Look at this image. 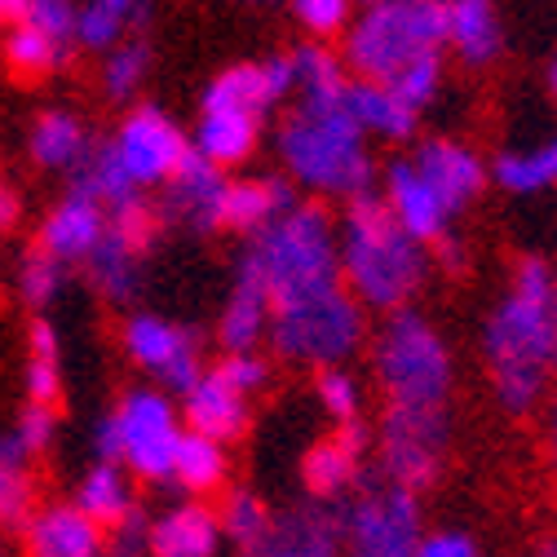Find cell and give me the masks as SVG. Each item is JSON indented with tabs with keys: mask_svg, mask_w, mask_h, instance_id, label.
I'll use <instances>...</instances> for the list:
<instances>
[{
	"mask_svg": "<svg viewBox=\"0 0 557 557\" xmlns=\"http://www.w3.org/2000/svg\"><path fill=\"white\" fill-rule=\"evenodd\" d=\"M557 270L544 257H522L513 284L496 314L482 327V355L505 411L527 416L540 407L548 376L557 368V310H553Z\"/></svg>",
	"mask_w": 557,
	"mask_h": 557,
	"instance_id": "1",
	"label": "cell"
},
{
	"mask_svg": "<svg viewBox=\"0 0 557 557\" xmlns=\"http://www.w3.org/2000/svg\"><path fill=\"white\" fill-rule=\"evenodd\" d=\"M341 274L363 310L398 314L425 278V244H416L389 203L372 190L355 195L341 226Z\"/></svg>",
	"mask_w": 557,
	"mask_h": 557,
	"instance_id": "2",
	"label": "cell"
},
{
	"mask_svg": "<svg viewBox=\"0 0 557 557\" xmlns=\"http://www.w3.org/2000/svg\"><path fill=\"white\" fill-rule=\"evenodd\" d=\"M248 257L265 278L270 314H288L345 293L341 244L323 203H297L288 218L270 222L261 235H252Z\"/></svg>",
	"mask_w": 557,
	"mask_h": 557,
	"instance_id": "3",
	"label": "cell"
},
{
	"mask_svg": "<svg viewBox=\"0 0 557 557\" xmlns=\"http://www.w3.org/2000/svg\"><path fill=\"white\" fill-rule=\"evenodd\" d=\"M278 156L301 186L323 195L355 199L372 182V156L350 115V98L341 107H297L278 128Z\"/></svg>",
	"mask_w": 557,
	"mask_h": 557,
	"instance_id": "4",
	"label": "cell"
},
{
	"mask_svg": "<svg viewBox=\"0 0 557 557\" xmlns=\"http://www.w3.org/2000/svg\"><path fill=\"white\" fill-rule=\"evenodd\" d=\"M447 0H381L345 40V62L368 85H394L416 58L443 53Z\"/></svg>",
	"mask_w": 557,
	"mask_h": 557,
	"instance_id": "5",
	"label": "cell"
},
{
	"mask_svg": "<svg viewBox=\"0 0 557 557\" xmlns=\"http://www.w3.org/2000/svg\"><path fill=\"white\" fill-rule=\"evenodd\" d=\"M372 372L381 381L385 407L447 411V394L456 381L451 350L416 310H398L385 319L372 341Z\"/></svg>",
	"mask_w": 557,
	"mask_h": 557,
	"instance_id": "6",
	"label": "cell"
},
{
	"mask_svg": "<svg viewBox=\"0 0 557 557\" xmlns=\"http://www.w3.org/2000/svg\"><path fill=\"white\" fill-rule=\"evenodd\" d=\"M265 341L274 345L278 359L288 363H310V368H341L345 359H355L368 341V314L359 297L345 288L327 301L270 314Z\"/></svg>",
	"mask_w": 557,
	"mask_h": 557,
	"instance_id": "7",
	"label": "cell"
},
{
	"mask_svg": "<svg viewBox=\"0 0 557 557\" xmlns=\"http://www.w3.org/2000/svg\"><path fill=\"white\" fill-rule=\"evenodd\" d=\"M115 430H120V465L128 478H143L151 486L173 482V460L186 434L182 407L156 385H133L115 403Z\"/></svg>",
	"mask_w": 557,
	"mask_h": 557,
	"instance_id": "8",
	"label": "cell"
},
{
	"mask_svg": "<svg viewBox=\"0 0 557 557\" xmlns=\"http://www.w3.org/2000/svg\"><path fill=\"white\" fill-rule=\"evenodd\" d=\"M425 540L421 496L398 486H359L341 505V557H416Z\"/></svg>",
	"mask_w": 557,
	"mask_h": 557,
	"instance_id": "9",
	"label": "cell"
},
{
	"mask_svg": "<svg viewBox=\"0 0 557 557\" xmlns=\"http://www.w3.org/2000/svg\"><path fill=\"white\" fill-rule=\"evenodd\" d=\"M381 473L389 486L411 496H425L443 478L447 460V411H416V407H385L381 430Z\"/></svg>",
	"mask_w": 557,
	"mask_h": 557,
	"instance_id": "10",
	"label": "cell"
},
{
	"mask_svg": "<svg viewBox=\"0 0 557 557\" xmlns=\"http://www.w3.org/2000/svg\"><path fill=\"white\" fill-rule=\"evenodd\" d=\"M124 355L143 368L156 381V389H164L169 398H186L208 372L195 332L177 327L160 314H133L124 323Z\"/></svg>",
	"mask_w": 557,
	"mask_h": 557,
	"instance_id": "11",
	"label": "cell"
},
{
	"mask_svg": "<svg viewBox=\"0 0 557 557\" xmlns=\"http://www.w3.org/2000/svg\"><path fill=\"white\" fill-rule=\"evenodd\" d=\"M111 147L120 156V164L128 169V177L137 186H156V182H169L182 164V156L190 151L186 133L160 111V107H133L124 115V124L115 128Z\"/></svg>",
	"mask_w": 557,
	"mask_h": 557,
	"instance_id": "12",
	"label": "cell"
},
{
	"mask_svg": "<svg viewBox=\"0 0 557 557\" xmlns=\"http://www.w3.org/2000/svg\"><path fill=\"white\" fill-rule=\"evenodd\" d=\"M239 557H341V509L319 500L278 509L270 531Z\"/></svg>",
	"mask_w": 557,
	"mask_h": 557,
	"instance_id": "13",
	"label": "cell"
},
{
	"mask_svg": "<svg viewBox=\"0 0 557 557\" xmlns=\"http://www.w3.org/2000/svg\"><path fill=\"white\" fill-rule=\"evenodd\" d=\"M368 447H372V430L363 421L336 425V434L323 438V443H314L306 451V460H301V486H306V496L319 500V505H336L359 482V469H363Z\"/></svg>",
	"mask_w": 557,
	"mask_h": 557,
	"instance_id": "14",
	"label": "cell"
},
{
	"mask_svg": "<svg viewBox=\"0 0 557 557\" xmlns=\"http://www.w3.org/2000/svg\"><path fill=\"white\" fill-rule=\"evenodd\" d=\"M18 540L23 557H102L107 548V531L94 518H85L72 500L40 505Z\"/></svg>",
	"mask_w": 557,
	"mask_h": 557,
	"instance_id": "15",
	"label": "cell"
},
{
	"mask_svg": "<svg viewBox=\"0 0 557 557\" xmlns=\"http://www.w3.org/2000/svg\"><path fill=\"white\" fill-rule=\"evenodd\" d=\"M226 177L218 164H208L195 147L182 156L177 173L169 177V203L164 213L186 222L190 231H222V203H226Z\"/></svg>",
	"mask_w": 557,
	"mask_h": 557,
	"instance_id": "16",
	"label": "cell"
},
{
	"mask_svg": "<svg viewBox=\"0 0 557 557\" xmlns=\"http://www.w3.org/2000/svg\"><path fill=\"white\" fill-rule=\"evenodd\" d=\"M182 421L190 434H203V438L226 447V443L248 434V421H252L248 394H239L218 368H208L203 381L182 398Z\"/></svg>",
	"mask_w": 557,
	"mask_h": 557,
	"instance_id": "17",
	"label": "cell"
},
{
	"mask_svg": "<svg viewBox=\"0 0 557 557\" xmlns=\"http://www.w3.org/2000/svg\"><path fill=\"white\" fill-rule=\"evenodd\" d=\"M226 544L222 518L208 500H182L151 518L147 553L151 557H218Z\"/></svg>",
	"mask_w": 557,
	"mask_h": 557,
	"instance_id": "18",
	"label": "cell"
},
{
	"mask_svg": "<svg viewBox=\"0 0 557 557\" xmlns=\"http://www.w3.org/2000/svg\"><path fill=\"white\" fill-rule=\"evenodd\" d=\"M265 332H270V293H265L261 270L244 252L235 288H231L226 310L218 319V341H222L226 355H257V345L265 341Z\"/></svg>",
	"mask_w": 557,
	"mask_h": 557,
	"instance_id": "19",
	"label": "cell"
},
{
	"mask_svg": "<svg viewBox=\"0 0 557 557\" xmlns=\"http://www.w3.org/2000/svg\"><path fill=\"white\" fill-rule=\"evenodd\" d=\"M102 239H107V208L76 190H66L62 203H53V213L45 218L36 248H45L49 257H58L66 265V261H89Z\"/></svg>",
	"mask_w": 557,
	"mask_h": 557,
	"instance_id": "20",
	"label": "cell"
},
{
	"mask_svg": "<svg viewBox=\"0 0 557 557\" xmlns=\"http://www.w3.org/2000/svg\"><path fill=\"white\" fill-rule=\"evenodd\" d=\"M389 213L403 222V231L416 239V244H438L447 235V208L443 199L434 195V186L421 177V169H416L411 160H394L389 173Z\"/></svg>",
	"mask_w": 557,
	"mask_h": 557,
	"instance_id": "21",
	"label": "cell"
},
{
	"mask_svg": "<svg viewBox=\"0 0 557 557\" xmlns=\"http://www.w3.org/2000/svg\"><path fill=\"white\" fill-rule=\"evenodd\" d=\"M411 164L421 169V177L434 186V195H438L443 208H447V218L460 213V208L486 186V169H482V160H478L469 147L447 143V137H434V143H425L421 151H416Z\"/></svg>",
	"mask_w": 557,
	"mask_h": 557,
	"instance_id": "22",
	"label": "cell"
},
{
	"mask_svg": "<svg viewBox=\"0 0 557 557\" xmlns=\"http://www.w3.org/2000/svg\"><path fill=\"white\" fill-rule=\"evenodd\" d=\"M72 505H76L85 518H94L102 531L124 527L137 509H143V505H137V496H133L128 469H124V465H102V460H94V465L81 473L76 492H72Z\"/></svg>",
	"mask_w": 557,
	"mask_h": 557,
	"instance_id": "23",
	"label": "cell"
},
{
	"mask_svg": "<svg viewBox=\"0 0 557 557\" xmlns=\"http://www.w3.org/2000/svg\"><path fill=\"white\" fill-rule=\"evenodd\" d=\"M40 509L32 456L14 434H0V535H23Z\"/></svg>",
	"mask_w": 557,
	"mask_h": 557,
	"instance_id": "24",
	"label": "cell"
},
{
	"mask_svg": "<svg viewBox=\"0 0 557 557\" xmlns=\"http://www.w3.org/2000/svg\"><path fill=\"white\" fill-rule=\"evenodd\" d=\"M500 18L492 0H447V45L469 66H486L500 58Z\"/></svg>",
	"mask_w": 557,
	"mask_h": 557,
	"instance_id": "25",
	"label": "cell"
},
{
	"mask_svg": "<svg viewBox=\"0 0 557 557\" xmlns=\"http://www.w3.org/2000/svg\"><path fill=\"white\" fill-rule=\"evenodd\" d=\"M226 478H231V456H226V447L186 430V434H182V447H177V460H173V486H182L190 500H208V496L222 492Z\"/></svg>",
	"mask_w": 557,
	"mask_h": 557,
	"instance_id": "26",
	"label": "cell"
},
{
	"mask_svg": "<svg viewBox=\"0 0 557 557\" xmlns=\"http://www.w3.org/2000/svg\"><path fill=\"white\" fill-rule=\"evenodd\" d=\"M72 190L94 199V203H102L107 213L120 208V203H128V199H137V182L128 177V169L120 164L111 143H98V147L85 151V160L72 169Z\"/></svg>",
	"mask_w": 557,
	"mask_h": 557,
	"instance_id": "27",
	"label": "cell"
},
{
	"mask_svg": "<svg viewBox=\"0 0 557 557\" xmlns=\"http://www.w3.org/2000/svg\"><path fill=\"white\" fill-rule=\"evenodd\" d=\"M350 115L363 133H381V137H403L416 133V111L398 102V94L389 85H368V81H350Z\"/></svg>",
	"mask_w": 557,
	"mask_h": 557,
	"instance_id": "28",
	"label": "cell"
},
{
	"mask_svg": "<svg viewBox=\"0 0 557 557\" xmlns=\"http://www.w3.org/2000/svg\"><path fill=\"white\" fill-rule=\"evenodd\" d=\"M257 133H261V115H203L190 147L208 164L222 169V164H239L252 156Z\"/></svg>",
	"mask_w": 557,
	"mask_h": 557,
	"instance_id": "29",
	"label": "cell"
},
{
	"mask_svg": "<svg viewBox=\"0 0 557 557\" xmlns=\"http://www.w3.org/2000/svg\"><path fill=\"white\" fill-rule=\"evenodd\" d=\"M85 151H89V137L72 111H40L32 128V160L40 169H76Z\"/></svg>",
	"mask_w": 557,
	"mask_h": 557,
	"instance_id": "30",
	"label": "cell"
},
{
	"mask_svg": "<svg viewBox=\"0 0 557 557\" xmlns=\"http://www.w3.org/2000/svg\"><path fill=\"white\" fill-rule=\"evenodd\" d=\"M270 107L265 81H261V62H239L203 89V115H261Z\"/></svg>",
	"mask_w": 557,
	"mask_h": 557,
	"instance_id": "31",
	"label": "cell"
},
{
	"mask_svg": "<svg viewBox=\"0 0 557 557\" xmlns=\"http://www.w3.org/2000/svg\"><path fill=\"white\" fill-rule=\"evenodd\" d=\"M297 62V89H301V102L297 107H336L350 94V81H345V66L332 49L323 45H306L293 53Z\"/></svg>",
	"mask_w": 557,
	"mask_h": 557,
	"instance_id": "32",
	"label": "cell"
},
{
	"mask_svg": "<svg viewBox=\"0 0 557 557\" xmlns=\"http://www.w3.org/2000/svg\"><path fill=\"white\" fill-rule=\"evenodd\" d=\"M128 23H147L143 0H89V5H81V18H76V45L115 49V40Z\"/></svg>",
	"mask_w": 557,
	"mask_h": 557,
	"instance_id": "33",
	"label": "cell"
},
{
	"mask_svg": "<svg viewBox=\"0 0 557 557\" xmlns=\"http://www.w3.org/2000/svg\"><path fill=\"white\" fill-rule=\"evenodd\" d=\"M218 518H222V535H226V544H231L235 553H248V548L270 531L274 509H270L257 492H248V486H235V492H226Z\"/></svg>",
	"mask_w": 557,
	"mask_h": 557,
	"instance_id": "34",
	"label": "cell"
},
{
	"mask_svg": "<svg viewBox=\"0 0 557 557\" xmlns=\"http://www.w3.org/2000/svg\"><path fill=\"white\" fill-rule=\"evenodd\" d=\"M0 58H5V66H10L18 81H40V76L53 72L58 62H66V49H58L53 40H45L27 23H14L5 32V40H0Z\"/></svg>",
	"mask_w": 557,
	"mask_h": 557,
	"instance_id": "35",
	"label": "cell"
},
{
	"mask_svg": "<svg viewBox=\"0 0 557 557\" xmlns=\"http://www.w3.org/2000/svg\"><path fill=\"white\" fill-rule=\"evenodd\" d=\"M85 270H89V278H94V288H98L102 297H111V301H128V297L137 293V252L124 248L111 231H107V239L94 248V257L85 261Z\"/></svg>",
	"mask_w": 557,
	"mask_h": 557,
	"instance_id": "36",
	"label": "cell"
},
{
	"mask_svg": "<svg viewBox=\"0 0 557 557\" xmlns=\"http://www.w3.org/2000/svg\"><path fill=\"white\" fill-rule=\"evenodd\" d=\"M496 182L505 190H522V195L553 186L557 182V137L544 143L540 151H531V156H500L496 160Z\"/></svg>",
	"mask_w": 557,
	"mask_h": 557,
	"instance_id": "37",
	"label": "cell"
},
{
	"mask_svg": "<svg viewBox=\"0 0 557 557\" xmlns=\"http://www.w3.org/2000/svg\"><path fill=\"white\" fill-rule=\"evenodd\" d=\"M147 66H151V49H147V40L115 45V49L107 53V66H102V89H107V98H111V102H128L133 89L143 85Z\"/></svg>",
	"mask_w": 557,
	"mask_h": 557,
	"instance_id": "38",
	"label": "cell"
},
{
	"mask_svg": "<svg viewBox=\"0 0 557 557\" xmlns=\"http://www.w3.org/2000/svg\"><path fill=\"white\" fill-rule=\"evenodd\" d=\"M62 278H66V265L58 257H49L45 248H32L23 257V265H18V297L32 310H45L62 293Z\"/></svg>",
	"mask_w": 557,
	"mask_h": 557,
	"instance_id": "39",
	"label": "cell"
},
{
	"mask_svg": "<svg viewBox=\"0 0 557 557\" xmlns=\"http://www.w3.org/2000/svg\"><path fill=\"white\" fill-rule=\"evenodd\" d=\"M107 231H111L124 248H133L137 257H143V252L156 244V235H160V218H156V208H151L143 195H137V199L111 208V213H107Z\"/></svg>",
	"mask_w": 557,
	"mask_h": 557,
	"instance_id": "40",
	"label": "cell"
},
{
	"mask_svg": "<svg viewBox=\"0 0 557 557\" xmlns=\"http://www.w3.org/2000/svg\"><path fill=\"white\" fill-rule=\"evenodd\" d=\"M76 18H81V5H72V0H32L18 23H27L32 32H40L58 49H66V45L76 40Z\"/></svg>",
	"mask_w": 557,
	"mask_h": 557,
	"instance_id": "41",
	"label": "cell"
},
{
	"mask_svg": "<svg viewBox=\"0 0 557 557\" xmlns=\"http://www.w3.org/2000/svg\"><path fill=\"white\" fill-rule=\"evenodd\" d=\"M438 81H443V53H425V58H416L389 89L398 94L403 107L425 111L434 102V94H438Z\"/></svg>",
	"mask_w": 557,
	"mask_h": 557,
	"instance_id": "42",
	"label": "cell"
},
{
	"mask_svg": "<svg viewBox=\"0 0 557 557\" xmlns=\"http://www.w3.org/2000/svg\"><path fill=\"white\" fill-rule=\"evenodd\" d=\"M319 403H323V411L332 416L336 425H350V421H359V381L345 372V368H323L319 372Z\"/></svg>",
	"mask_w": 557,
	"mask_h": 557,
	"instance_id": "43",
	"label": "cell"
},
{
	"mask_svg": "<svg viewBox=\"0 0 557 557\" xmlns=\"http://www.w3.org/2000/svg\"><path fill=\"white\" fill-rule=\"evenodd\" d=\"M53 434H58V407L23 403L18 421H14V438H18V447H23L27 456H40V451H49Z\"/></svg>",
	"mask_w": 557,
	"mask_h": 557,
	"instance_id": "44",
	"label": "cell"
},
{
	"mask_svg": "<svg viewBox=\"0 0 557 557\" xmlns=\"http://www.w3.org/2000/svg\"><path fill=\"white\" fill-rule=\"evenodd\" d=\"M293 14L314 36H336L350 23V0H293Z\"/></svg>",
	"mask_w": 557,
	"mask_h": 557,
	"instance_id": "45",
	"label": "cell"
},
{
	"mask_svg": "<svg viewBox=\"0 0 557 557\" xmlns=\"http://www.w3.org/2000/svg\"><path fill=\"white\" fill-rule=\"evenodd\" d=\"M23 389H27V403L58 407V403H62V368H58V363H45V359H27V368H23Z\"/></svg>",
	"mask_w": 557,
	"mask_h": 557,
	"instance_id": "46",
	"label": "cell"
},
{
	"mask_svg": "<svg viewBox=\"0 0 557 557\" xmlns=\"http://www.w3.org/2000/svg\"><path fill=\"white\" fill-rule=\"evenodd\" d=\"M147 531H151V518L137 509L124 527L107 531V548H102V557H151V553H147Z\"/></svg>",
	"mask_w": 557,
	"mask_h": 557,
	"instance_id": "47",
	"label": "cell"
},
{
	"mask_svg": "<svg viewBox=\"0 0 557 557\" xmlns=\"http://www.w3.org/2000/svg\"><path fill=\"white\" fill-rule=\"evenodd\" d=\"M218 372H222L239 394H248V398L270 381V363L257 359V355H226V359L218 363Z\"/></svg>",
	"mask_w": 557,
	"mask_h": 557,
	"instance_id": "48",
	"label": "cell"
},
{
	"mask_svg": "<svg viewBox=\"0 0 557 557\" xmlns=\"http://www.w3.org/2000/svg\"><path fill=\"white\" fill-rule=\"evenodd\" d=\"M261 81H265V98L278 102V98H288L297 89V62L293 53H274L261 62Z\"/></svg>",
	"mask_w": 557,
	"mask_h": 557,
	"instance_id": "49",
	"label": "cell"
},
{
	"mask_svg": "<svg viewBox=\"0 0 557 557\" xmlns=\"http://www.w3.org/2000/svg\"><path fill=\"white\" fill-rule=\"evenodd\" d=\"M416 557H482V553H478L473 535H465V531H434L421 540Z\"/></svg>",
	"mask_w": 557,
	"mask_h": 557,
	"instance_id": "50",
	"label": "cell"
},
{
	"mask_svg": "<svg viewBox=\"0 0 557 557\" xmlns=\"http://www.w3.org/2000/svg\"><path fill=\"white\" fill-rule=\"evenodd\" d=\"M58 355H62V341H58L53 323H49V319H36V323L27 327V359L58 363Z\"/></svg>",
	"mask_w": 557,
	"mask_h": 557,
	"instance_id": "51",
	"label": "cell"
},
{
	"mask_svg": "<svg viewBox=\"0 0 557 557\" xmlns=\"http://www.w3.org/2000/svg\"><path fill=\"white\" fill-rule=\"evenodd\" d=\"M94 460L120 465V430H115V416H111V411L94 425Z\"/></svg>",
	"mask_w": 557,
	"mask_h": 557,
	"instance_id": "52",
	"label": "cell"
},
{
	"mask_svg": "<svg viewBox=\"0 0 557 557\" xmlns=\"http://www.w3.org/2000/svg\"><path fill=\"white\" fill-rule=\"evenodd\" d=\"M14 222H18V195L10 190L5 177H0V235L14 231Z\"/></svg>",
	"mask_w": 557,
	"mask_h": 557,
	"instance_id": "53",
	"label": "cell"
},
{
	"mask_svg": "<svg viewBox=\"0 0 557 557\" xmlns=\"http://www.w3.org/2000/svg\"><path fill=\"white\" fill-rule=\"evenodd\" d=\"M434 252H438V265H443V270H465V248H460L451 235H443V239L434 244Z\"/></svg>",
	"mask_w": 557,
	"mask_h": 557,
	"instance_id": "54",
	"label": "cell"
},
{
	"mask_svg": "<svg viewBox=\"0 0 557 557\" xmlns=\"http://www.w3.org/2000/svg\"><path fill=\"white\" fill-rule=\"evenodd\" d=\"M548 465L557 473V394H553V407H548Z\"/></svg>",
	"mask_w": 557,
	"mask_h": 557,
	"instance_id": "55",
	"label": "cell"
},
{
	"mask_svg": "<svg viewBox=\"0 0 557 557\" xmlns=\"http://www.w3.org/2000/svg\"><path fill=\"white\" fill-rule=\"evenodd\" d=\"M27 5H32V0H0V14H5V18H23Z\"/></svg>",
	"mask_w": 557,
	"mask_h": 557,
	"instance_id": "56",
	"label": "cell"
},
{
	"mask_svg": "<svg viewBox=\"0 0 557 557\" xmlns=\"http://www.w3.org/2000/svg\"><path fill=\"white\" fill-rule=\"evenodd\" d=\"M535 557H557V540H544V544H540V553H535Z\"/></svg>",
	"mask_w": 557,
	"mask_h": 557,
	"instance_id": "57",
	"label": "cell"
},
{
	"mask_svg": "<svg viewBox=\"0 0 557 557\" xmlns=\"http://www.w3.org/2000/svg\"><path fill=\"white\" fill-rule=\"evenodd\" d=\"M548 89H553V98H557V62L548 66Z\"/></svg>",
	"mask_w": 557,
	"mask_h": 557,
	"instance_id": "58",
	"label": "cell"
},
{
	"mask_svg": "<svg viewBox=\"0 0 557 557\" xmlns=\"http://www.w3.org/2000/svg\"><path fill=\"white\" fill-rule=\"evenodd\" d=\"M0 557H5V535H0Z\"/></svg>",
	"mask_w": 557,
	"mask_h": 557,
	"instance_id": "59",
	"label": "cell"
},
{
	"mask_svg": "<svg viewBox=\"0 0 557 557\" xmlns=\"http://www.w3.org/2000/svg\"><path fill=\"white\" fill-rule=\"evenodd\" d=\"M363 5H368V10H372V5H381V0H363Z\"/></svg>",
	"mask_w": 557,
	"mask_h": 557,
	"instance_id": "60",
	"label": "cell"
},
{
	"mask_svg": "<svg viewBox=\"0 0 557 557\" xmlns=\"http://www.w3.org/2000/svg\"><path fill=\"white\" fill-rule=\"evenodd\" d=\"M0 18H5V14H0Z\"/></svg>",
	"mask_w": 557,
	"mask_h": 557,
	"instance_id": "61",
	"label": "cell"
}]
</instances>
